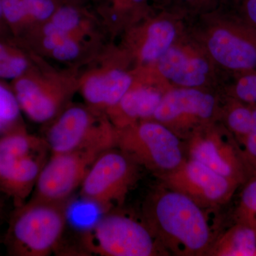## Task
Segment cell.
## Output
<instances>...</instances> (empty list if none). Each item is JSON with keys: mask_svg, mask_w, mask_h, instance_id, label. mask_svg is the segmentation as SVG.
Listing matches in <instances>:
<instances>
[{"mask_svg": "<svg viewBox=\"0 0 256 256\" xmlns=\"http://www.w3.org/2000/svg\"><path fill=\"white\" fill-rule=\"evenodd\" d=\"M185 1H191V0H185Z\"/></svg>", "mask_w": 256, "mask_h": 256, "instance_id": "cell-34", "label": "cell"}, {"mask_svg": "<svg viewBox=\"0 0 256 256\" xmlns=\"http://www.w3.org/2000/svg\"><path fill=\"white\" fill-rule=\"evenodd\" d=\"M175 34L176 30L170 22L152 24L148 28L146 43L141 50L142 60L146 62L159 60L171 46Z\"/></svg>", "mask_w": 256, "mask_h": 256, "instance_id": "cell-18", "label": "cell"}, {"mask_svg": "<svg viewBox=\"0 0 256 256\" xmlns=\"http://www.w3.org/2000/svg\"><path fill=\"white\" fill-rule=\"evenodd\" d=\"M159 70L165 78L186 87L200 86L206 80L208 64L202 58H190L178 48L170 47L159 58Z\"/></svg>", "mask_w": 256, "mask_h": 256, "instance_id": "cell-15", "label": "cell"}, {"mask_svg": "<svg viewBox=\"0 0 256 256\" xmlns=\"http://www.w3.org/2000/svg\"><path fill=\"white\" fill-rule=\"evenodd\" d=\"M20 112L13 90L0 82V136L20 126Z\"/></svg>", "mask_w": 256, "mask_h": 256, "instance_id": "cell-20", "label": "cell"}, {"mask_svg": "<svg viewBox=\"0 0 256 256\" xmlns=\"http://www.w3.org/2000/svg\"><path fill=\"white\" fill-rule=\"evenodd\" d=\"M212 252L222 256H256V225L238 222L218 240Z\"/></svg>", "mask_w": 256, "mask_h": 256, "instance_id": "cell-16", "label": "cell"}, {"mask_svg": "<svg viewBox=\"0 0 256 256\" xmlns=\"http://www.w3.org/2000/svg\"><path fill=\"white\" fill-rule=\"evenodd\" d=\"M131 85L132 78L129 74L114 69L88 77L82 85V94L92 108H112L130 90Z\"/></svg>", "mask_w": 256, "mask_h": 256, "instance_id": "cell-13", "label": "cell"}, {"mask_svg": "<svg viewBox=\"0 0 256 256\" xmlns=\"http://www.w3.org/2000/svg\"><path fill=\"white\" fill-rule=\"evenodd\" d=\"M214 104L210 94L196 89H176L162 97L154 117L162 122H172L185 114L206 119L213 114Z\"/></svg>", "mask_w": 256, "mask_h": 256, "instance_id": "cell-12", "label": "cell"}, {"mask_svg": "<svg viewBox=\"0 0 256 256\" xmlns=\"http://www.w3.org/2000/svg\"><path fill=\"white\" fill-rule=\"evenodd\" d=\"M12 90L21 111L36 122H46L58 112L62 102L60 92L40 85L23 74L13 80Z\"/></svg>", "mask_w": 256, "mask_h": 256, "instance_id": "cell-11", "label": "cell"}, {"mask_svg": "<svg viewBox=\"0 0 256 256\" xmlns=\"http://www.w3.org/2000/svg\"><path fill=\"white\" fill-rule=\"evenodd\" d=\"M0 3L3 18L10 28L26 20H31L22 0H0Z\"/></svg>", "mask_w": 256, "mask_h": 256, "instance_id": "cell-24", "label": "cell"}, {"mask_svg": "<svg viewBox=\"0 0 256 256\" xmlns=\"http://www.w3.org/2000/svg\"><path fill=\"white\" fill-rule=\"evenodd\" d=\"M236 92L240 100L249 104L256 102V75H248L240 78Z\"/></svg>", "mask_w": 256, "mask_h": 256, "instance_id": "cell-27", "label": "cell"}, {"mask_svg": "<svg viewBox=\"0 0 256 256\" xmlns=\"http://www.w3.org/2000/svg\"><path fill=\"white\" fill-rule=\"evenodd\" d=\"M114 148L98 156L80 186L82 198L105 212L124 203L137 174L136 163Z\"/></svg>", "mask_w": 256, "mask_h": 256, "instance_id": "cell-5", "label": "cell"}, {"mask_svg": "<svg viewBox=\"0 0 256 256\" xmlns=\"http://www.w3.org/2000/svg\"><path fill=\"white\" fill-rule=\"evenodd\" d=\"M208 48L214 58L227 68L240 70L256 66V47L227 30L216 31Z\"/></svg>", "mask_w": 256, "mask_h": 256, "instance_id": "cell-14", "label": "cell"}, {"mask_svg": "<svg viewBox=\"0 0 256 256\" xmlns=\"http://www.w3.org/2000/svg\"><path fill=\"white\" fill-rule=\"evenodd\" d=\"M136 163L148 169L170 172L183 162L181 144L176 134L158 122L116 131V146Z\"/></svg>", "mask_w": 256, "mask_h": 256, "instance_id": "cell-6", "label": "cell"}, {"mask_svg": "<svg viewBox=\"0 0 256 256\" xmlns=\"http://www.w3.org/2000/svg\"><path fill=\"white\" fill-rule=\"evenodd\" d=\"M131 1L134 3H142L144 0H131Z\"/></svg>", "mask_w": 256, "mask_h": 256, "instance_id": "cell-33", "label": "cell"}, {"mask_svg": "<svg viewBox=\"0 0 256 256\" xmlns=\"http://www.w3.org/2000/svg\"><path fill=\"white\" fill-rule=\"evenodd\" d=\"M50 151L45 140L28 134L22 126L0 136V192L21 206L33 193Z\"/></svg>", "mask_w": 256, "mask_h": 256, "instance_id": "cell-3", "label": "cell"}, {"mask_svg": "<svg viewBox=\"0 0 256 256\" xmlns=\"http://www.w3.org/2000/svg\"><path fill=\"white\" fill-rule=\"evenodd\" d=\"M50 22L60 31L68 34L78 26L80 15L75 8L63 6L56 10L50 18Z\"/></svg>", "mask_w": 256, "mask_h": 256, "instance_id": "cell-23", "label": "cell"}, {"mask_svg": "<svg viewBox=\"0 0 256 256\" xmlns=\"http://www.w3.org/2000/svg\"><path fill=\"white\" fill-rule=\"evenodd\" d=\"M104 151L80 150L50 154L42 168L33 198L44 201L67 202L80 185L98 156Z\"/></svg>", "mask_w": 256, "mask_h": 256, "instance_id": "cell-8", "label": "cell"}, {"mask_svg": "<svg viewBox=\"0 0 256 256\" xmlns=\"http://www.w3.org/2000/svg\"><path fill=\"white\" fill-rule=\"evenodd\" d=\"M191 159L200 162L225 178L238 184L252 171L244 153H239L232 144L216 138L195 140L190 148Z\"/></svg>", "mask_w": 256, "mask_h": 256, "instance_id": "cell-10", "label": "cell"}, {"mask_svg": "<svg viewBox=\"0 0 256 256\" xmlns=\"http://www.w3.org/2000/svg\"><path fill=\"white\" fill-rule=\"evenodd\" d=\"M246 10L249 18L256 24V0H248Z\"/></svg>", "mask_w": 256, "mask_h": 256, "instance_id": "cell-30", "label": "cell"}, {"mask_svg": "<svg viewBox=\"0 0 256 256\" xmlns=\"http://www.w3.org/2000/svg\"><path fill=\"white\" fill-rule=\"evenodd\" d=\"M44 140L50 154L80 150L106 151L116 148V131L89 109L72 106L50 126Z\"/></svg>", "mask_w": 256, "mask_h": 256, "instance_id": "cell-7", "label": "cell"}, {"mask_svg": "<svg viewBox=\"0 0 256 256\" xmlns=\"http://www.w3.org/2000/svg\"><path fill=\"white\" fill-rule=\"evenodd\" d=\"M68 34L57 30L50 34L45 35L44 38V46L47 50H52L58 46L66 38H68Z\"/></svg>", "mask_w": 256, "mask_h": 256, "instance_id": "cell-29", "label": "cell"}, {"mask_svg": "<svg viewBox=\"0 0 256 256\" xmlns=\"http://www.w3.org/2000/svg\"><path fill=\"white\" fill-rule=\"evenodd\" d=\"M52 52V55L56 60L64 62V60H73L76 58L79 54L80 48L76 42L68 37Z\"/></svg>", "mask_w": 256, "mask_h": 256, "instance_id": "cell-28", "label": "cell"}, {"mask_svg": "<svg viewBox=\"0 0 256 256\" xmlns=\"http://www.w3.org/2000/svg\"><path fill=\"white\" fill-rule=\"evenodd\" d=\"M66 203L37 200L16 207L5 236L10 256H47L60 242L66 224Z\"/></svg>", "mask_w": 256, "mask_h": 256, "instance_id": "cell-2", "label": "cell"}, {"mask_svg": "<svg viewBox=\"0 0 256 256\" xmlns=\"http://www.w3.org/2000/svg\"><path fill=\"white\" fill-rule=\"evenodd\" d=\"M4 204L2 198L0 197V220H2L3 215H4Z\"/></svg>", "mask_w": 256, "mask_h": 256, "instance_id": "cell-32", "label": "cell"}, {"mask_svg": "<svg viewBox=\"0 0 256 256\" xmlns=\"http://www.w3.org/2000/svg\"><path fill=\"white\" fill-rule=\"evenodd\" d=\"M168 183L172 190L186 195L201 207L225 202L238 184L190 158L169 172Z\"/></svg>", "mask_w": 256, "mask_h": 256, "instance_id": "cell-9", "label": "cell"}, {"mask_svg": "<svg viewBox=\"0 0 256 256\" xmlns=\"http://www.w3.org/2000/svg\"><path fill=\"white\" fill-rule=\"evenodd\" d=\"M28 60L14 46L0 40V78L14 80L26 73Z\"/></svg>", "mask_w": 256, "mask_h": 256, "instance_id": "cell-19", "label": "cell"}, {"mask_svg": "<svg viewBox=\"0 0 256 256\" xmlns=\"http://www.w3.org/2000/svg\"><path fill=\"white\" fill-rule=\"evenodd\" d=\"M162 98V96L156 90L140 88L128 90L114 108L126 118H146L154 116Z\"/></svg>", "mask_w": 256, "mask_h": 256, "instance_id": "cell-17", "label": "cell"}, {"mask_svg": "<svg viewBox=\"0 0 256 256\" xmlns=\"http://www.w3.org/2000/svg\"><path fill=\"white\" fill-rule=\"evenodd\" d=\"M32 20L44 21L52 18L56 8L53 0H22Z\"/></svg>", "mask_w": 256, "mask_h": 256, "instance_id": "cell-25", "label": "cell"}, {"mask_svg": "<svg viewBox=\"0 0 256 256\" xmlns=\"http://www.w3.org/2000/svg\"><path fill=\"white\" fill-rule=\"evenodd\" d=\"M82 237L88 252L101 256H151L162 250L144 223L122 214L106 212Z\"/></svg>", "mask_w": 256, "mask_h": 256, "instance_id": "cell-4", "label": "cell"}, {"mask_svg": "<svg viewBox=\"0 0 256 256\" xmlns=\"http://www.w3.org/2000/svg\"><path fill=\"white\" fill-rule=\"evenodd\" d=\"M5 24H6L5 22L4 18H3L2 12L1 3H0V34L2 33L3 30H4Z\"/></svg>", "mask_w": 256, "mask_h": 256, "instance_id": "cell-31", "label": "cell"}, {"mask_svg": "<svg viewBox=\"0 0 256 256\" xmlns=\"http://www.w3.org/2000/svg\"><path fill=\"white\" fill-rule=\"evenodd\" d=\"M252 111L246 107L240 106L230 111L228 124L232 130L242 139V142L252 128Z\"/></svg>", "mask_w": 256, "mask_h": 256, "instance_id": "cell-22", "label": "cell"}, {"mask_svg": "<svg viewBox=\"0 0 256 256\" xmlns=\"http://www.w3.org/2000/svg\"><path fill=\"white\" fill-rule=\"evenodd\" d=\"M244 156L252 171L256 173V109L252 111V122L248 134L244 140Z\"/></svg>", "mask_w": 256, "mask_h": 256, "instance_id": "cell-26", "label": "cell"}, {"mask_svg": "<svg viewBox=\"0 0 256 256\" xmlns=\"http://www.w3.org/2000/svg\"><path fill=\"white\" fill-rule=\"evenodd\" d=\"M202 208L181 192H163L148 203L144 224L166 250L178 255H201L212 240L210 226Z\"/></svg>", "mask_w": 256, "mask_h": 256, "instance_id": "cell-1", "label": "cell"}, {"mask_svg": "<svg viewBox=\"0 0 256 256\" xmlns=\"http://www.w3.org/2000/svg\"><path fill=\"white\" fill-rule=\"evenodd\" d=\"M236 215L238 222L256 225V174L242 190Z\"/></svg>", "mask_w": 256, "mask_h": 256, "instance_id": "cell-21", "label": "cell"}]
</instances>
